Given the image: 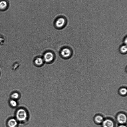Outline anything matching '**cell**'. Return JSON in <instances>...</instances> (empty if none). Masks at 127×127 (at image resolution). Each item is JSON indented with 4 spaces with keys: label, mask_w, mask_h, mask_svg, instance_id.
Masks as SVG:
<instances>
[{
    "label": "cell",
    "mask_w": 127,
    "mask_h": 127,
    "mask_svg": "<svg viewBox=\"0 0 127 127\" xmlns=\"http://www.w3.org/2000/svg\"><path fill=\"white\" fill-rule=\"evenodd\" d=\"M67 23L66 18L64 17L60 16L57 17L54 22V25L56 28L59 29L63 28Z\"/></svg>",
    "instance_id": "cell-1"
},
{
    "label": "cell",
    "mask_w": 127,
    "mask_h": 127,
    "mask_svg": "<svg viewBox=\"0 0 127 127\" xmlns=\"http://www.w3.org/2000/svg\"><path fill=\"white\" fill-rule=\"evenodd\" d=\"M17 119L19 121H22L26 119L27 117V114L25 110L22 109L18 110L16 114Z\"/></svg>",
    "instance_id": "cell-2"
},
{
    "label": "cell",
    "mask_w": 127,
    "mask_h": 127,
    "mask_svg": "<svg viewBox=\"0 0 127 127\" xmlns=\"http://www.w3.org/2000/svg\"><path fill=\"white\" fill-rule=\"evenodd\" d=\"M72 50L69 48L65 47L62 49L60 52L61 56L64 58H67L70 57L72 55Z\"/></svg>",
    "instance_id": "cell-3"
},
{
    "label": "cell",
    "mask_w": 127,
    "mask_h": 127,
    "mask_svg": "<svg viewBox=\"0 0 127 127\" xmlns=\"http://www.w3.org/2000/svg\"><path fill=\"white\" fill-rule=\"evenodd\" d=\"M54 58V55L51 51H48L44 54L43 58L44 62L49 63L52 62Z\"/></svg>",
    "instance_id": "cell-4"
},
{
    "label": "cell",
    "mask_w": 127,
    "mask_h": 127,
    "mask_svg": "<svg viewBox=\"0 0 127 127\" xmlns=\"http://www.w3.org/2000/svg\"><path fill=\"white\" fill-rule=\"evenodd\" d=\"M117 122L120 124H125L126 122L127 117L126 115L122 113L118 114L116 117Z\"/></svg>",
    "instance_id": "cell-5"
},
{
    "label": "cell",
    "mask_w": 127,
    "mask_h": 127,
    "mask_svg": "<svg viewBox=\"0 0 127 127\" xmlns=\"http://www.w3.org/2000/svg\"><path fill=\"white\" fill-rule=\"evenodd\" d=\"M101 124L102 127H115L114 122L109 119L104 120Z\"/></svg>",
    "instance_id": "cell-6"
},
{
    "label": "cell",
    "mask_w": 127,
    "mask_h": 127,
    "mask_svg": "<svg viewBox=\"0 0 127 127\" xmlns=\"http://www.w3.org/2000/svg\"><path fill=\"white\" fill-rule=\"evenodd\" d=\"M9 6V3L6 0H0V11H4L6 10Z\"/></svg>",
    "instance_id": "cell-7"
},
{
    "label": "cell",
    "mask_w": 127,
    "mask_h": 127,
    "mask_svg": "<svg viewBox=\"0 0 127 127\" xmlns=\"http://www.w3.org/2000/svg\"><path fill=\"white\" fill-rule=\"evenodd\" d=\"M44 61L43 58L38 57L35 59L34 63L36 66H40L42 65L44 63Z\"/></svg>",
    "instance_id": "cell-8"
},
{
    "label": "cell",
    "mask_w": 127,
    "mask_h": 127,
    "mask_svg": "<svg viewBox=\"0 0 127 127\" xmlns=\"http://www.w3.org/2000/svg\"><path fill=\"white\" fill-rule=\"evenodd\" d=\"M94 119L95 123L97 124H101L104 120L103 117L99 115L95 116Z\"/></svg>",
    "instance_id": "cell-9"
},
{
    "label": "cell",
    "mask_w": 127,
    "mask_h": 127,
    "mask_svg": "<svg viewBox=\"0 0 127 127\" xmlns=\"http://www.w3.org/2000/svg\"><path fill=\"white\" fill-rule=\"evenodd\" d=\"M8 124L10 127H15L17 124V122L15 119L12 118L8 121Z\"/></svg>",
    "instance_id": "cell-10"
},
{
    "label": "cell",
    "mask_w": 127,
    "mask_h": 127,
    "mask_svg": "<svg viewBox=\"0 0 127 127\" xmlns=\"http://www.w3.org/2000/svg\"><path fill=\"white\" fill-rule=\"evenodd\" d=\"M119 52L122 54H126L127 50V45L123 44L121 45L119 47Z\"/></svg>",
    "instance_id": "cell-11"
},
{
    "label": "cell",
    "mask_w": 127,
    "mask_h": 127,
    "mask_svg": "<svg viewBox=\"0 0 127 127\" xmlns=\"http://www.w3.org/2000/svg\"><path fill=\"white\" fill-rule=\"evenodd\" d=\"M127 92V89L125 87L122 88L119 90L120 94L122 95H125L126 94Z\"/></svg>",
    "instance_id": "cell-12"
},
{
    "label": "cell",
    "mask_w": 127,
    "mask_h": 127,
    "mask_svg": "<svg viewBox=\"0 0 127 127\" xmlns=\"http://www.w3.org/2000/svg\"><path fill=\"white\" fill-rule=\"evenodd\" d=\"M19 96V94L17 92H15L13 93L11 95V97L13 99H17Z\"/></svg>",
    "instance_id": "cell-13"
},
{
    "label": "cell",
    "mask_w": 127,
    "mask_h": 127,
    "mask_svg": "<svg viewBox=\"0 0 127 127\" xmlns=\"http://www.w3.org/2000/svg\"><path fill=\"white\" fill-rule=\"evenodd\" d=\"M10 103L11 105L13 107L16 106L17 103L16 101L14 100H12L10 101Z\"/></svg>",
    "instance_id": "cell-14"
},
{
    "label": "cell",
    "mask_w": 127,
    "mask_h": 127,
    "mask_svg": "<svg viewBox=\"0 0 127 127\" xmlns=\"http://www.w3.org/2000/svg\"><path fill=\"white\" fill-rule=\"evenodd\" d=\"M127 38L126 36L124 38L123 40V42L124 44L127 45Z\"/></svg>",
    "instance_id": "cell-15"
},
{
    "label": "cell",
    "mask_w": 127,
    "mask_h": 127,
    "mask_svg": "<svg viewBox=\"0 0 127 127\" xmlns=\"http://www.w3.org/2000/svg\"><path fill=\"white\" fill-rule=\"evenodd\" d=\"M118 127H127L126 125L125 124H121L118 126Z\"/></svg>",
    "instance_id": "cell-16"
}]
</instances>
